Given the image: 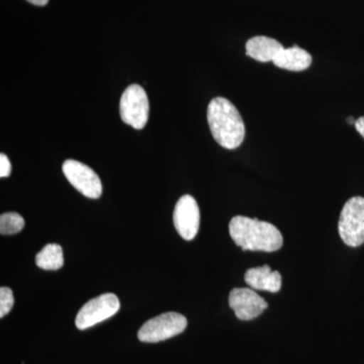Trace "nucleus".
<instances>
[{"instance_id":"f257e3e1","label":"nucleus","mask_w":364,"mask_h":364,"mask_svg":"<svg viewBox=\"0 0 364 364\" xmlns=\"http://www.w3.org/2000/svg\"><path fill=\"white\" fill-rule=\"evenodd\" d=\"M207 116L215 142L229 150L240 147L245 138V124L240 112L229 100L213 98L208 104Z\"/></svg>"},{"instance_id":"f03ea898","label":"nucleus","mask_w":364,"mask_h":364,"mask_svg":"<svg viewBox=\"0 0 364 364\" xmlns=\"http://www.w3.org/2000/svg\"><path fill=\"white\" fill-rule=\"evenodd\" d=\"M230 236L243 251L273 252L282 247L279 230L267 222L237 215L229 225Z\"/></svg>"},{"instance_id":"7ed1b4c3","label":"nucleus","mask_w":364,"mask_h":364,"mask_svg":"<svg viewBox=\"0 0 364 364\" xmlns=\"http://www.w3.org/2000/svg\"><path fill=\"white\" fill-rule=\"evenodd\" d=\"M339 235L342 241L350 247L364 243V198L354 196L347 200L339 219Z\"/></svg>"},{"instance_id":"20e7f679","label":"nucleus","mask_w":364,"mask_h":364,"mask_svg":"<svg viewBox=\"0 0 364 364\" xmlns=\"http://www.w3.org/2000/svg\"><path fill=\"white\" fill-rule=\"evenodd\" d=\"M149 100L142 86H128L119 102V114L124 123L136 130H142L149 119Z\"/></svg>"},{"instance_id":"39448f33","label":"nucleus","mask_w":364,"mask_h":364,"mask_svg":"<svg viewBox=\"0 0 364 364\" xmlns=\"http://www.w3.org/2000/svg\"><path fill=\"white\" fill-rule=\"evenodd\" d=\"M188 326V320L178 313L161 314L147 321L138 332V338L145 343H157L181 334Z\"/></svg>"},{"instance_id":"423d86ee","label":"nucleus","mask_w":364,"mask_h":364,"mask_svg":"<svg viewBox=\"0 0 364 364\" xmlns=\"http://www.w3.org/2000/svg\"><path fill=\"white\" fill-rule=\"evenodd\" d=\"M119 299L114 294H105L90 299L79 311L75 325L79 330H86L98 323L104 322L119 312Z\"/></svg>"},{"instance_id":"0eeeda50","label":"nucleus","mask_w":364,"mask_h":364,"mask_svg":"<svg viewBox=\"0 0 364 364\" xmlns=\"http://www.w3.org/2000/svg\"><path fill=\"white\" fill-rule=\"evenodd\" d=\"M64 176L74 188L86 198H98L102 193V184L100 177L87 165L68 159L62 166Z\"/></svg>"},{"instance_id":"6e6552de","label":"nucleus","mask_w":364,"mask_h":364,"mask_svg":"<svg viewBox=\"0 0 364 364\" xmlns=\"http://www.w3.org/2000/svg\"><path fill=\"white\" fill-rule=\"evenodd\" d=\"M200 208L193 196H182L176 203L173 213V223L177 233L184 240L191 241L200 229Z\"/></svg>"},{"instance_id":"1a4fd4ad","label":"nucleus","mask_w":364,"mask_h":364,"mask_svg":"<svg viewBox=\"0 0 364 364\" xmlns=\"http://www.w3.org/2000/svg\"><path fill=\"white\" fill-rule=\"evenodd\" d=\"M229 305L235 315L242 321L257 318L267 310V303L252 289L238 287L232 289L229 296Z\"/></svg>"},{"instance_id":"9d476101","label":"nucleus","mask_w":364,"mask_h":364,"mask_svg":"<svg viewBox=\"0 0 364 364\" xmlns=\"http://www.w3.org/2000/svg\"><path fill=\"white\" fill-rule=\"evenodd\" d=\"M246 284L256 291H267L277 293L282 289V275L277 270H272L268 265L253 267L245 273Z\"/></svg>"},{"instance_id":"9b49d317","label":"nucleus","mask_w":364,"mask_h":364,"mask_svg":"<svg viewBox=\"0 0 364 364\" xmlns=\"http://www.w3.org/2000/svg\"><path fill=\"white\" fill-rule=\"evenodd\" d=\"M246 55L261 63L273 62L284 46L279 41L265 36H256L246 43Z\"/></svg>"},{"instance_id":"f8f14e48","label":"nucleus","mask_w":364,"mask_h":364,"mask_svg":"<svg viewBox=\"0 0 364 364\" xmlns=\"http://www.w3.org/2000/svg\"><path fill=\"white\" fill-rule=\"evenodd\" d=\"M312 56L299 46L284 48L273 60L275 66L284 70L299 72L306 70L312 64Z\"/></svg>"},{"instance_id":"ddd939ff","label":"nucleus","mask_w":364,"mask_h":364,"mask_svg":"<svg viewBox=\"0 0 364 364\" xmlns=\"http://www.w3.org/2000/svg\"><path fill=\"white\" fill-rule=\"evenodd\" d=\"M36 264L41 269H60L64 264L63 249L58 244H48L36 256Z\"/></svg>"},{"instance_id":"4468645a","label":"nucleus","mask_w":364,"mask_h":364,"mask_svg":"<svg viewBox=\"0 0 364 364\" xmlns=\"http://www.w3.org/2000/svg\"><path fill=\"white\" fill-rule=\"evenodd\" d=\"M25 227V220L18 213H6L0 217V233L14 235L20 233Z\"/></svg>"},{"instance_id":"2eb2a0df","label":"nucleus","mask_w":364,"mask_h":364,"mask_svg":"<svg viewBox=\"0 0 364 364\" xmlns=\"http://www.w3.org/2000/svg\"><path fill=\"white\" fill-rule=\"evenodd\" d=\"M14 304V294L9 287L0 289V318H4L11 312Z\"/></svg>"},{"instance_id":"dca6fc26","label":"nucleus","mask_w":364,"mask_h":364,"mask_svg":"<svg viewBox=\"0 0 364 364\" xmlns=\"http://www.w3.org/2000/svg\"><path fill=\"white\" fill-rule=\"evenodd\" d=\"M11 164L9 161V157L6 154L1 153L0 154V177L4 178L11 176Z\"/></svg>"},{"instance_id":"f3484780","label":"nucleus","mask_w":364,"mask_h":364,"mask_svg":"<svg viewBox=\"0 0 364 364\" xmlns=\"http://www.w3.org/2000/svg\"><path fill=\"white\" fill-rule=\"evenodd\" d=\"M354 126H355L356 131L364 138V117H359V119H356Z\"/></svg>"},{"instance_id":"a211bd4d","label":"nucleus","mask_w":364,"mask_h":364,"mask_svg":"<svg viewBox=\"0 0 364 364\" xmlns=\"http://www.w3.org/2000/svg\"><path fill=\"white\" fill-rule=\"evenodd\" d=\"M26 1L30 2V4H33V6H44L48 4L49 0H26Z\"/></svg>"},{"instance_id":"6ab92c4d","label":"nucleus","mask_w":364,"mask_h":364,"mask_svg":"<svg viewBox=\"0 0 364 364\" xmlns=\"http://www.w3.org/2000/svg\"><path fill=\"white\" fill-rule=\"evenodd\" d=\"M356 119H354L353 117H349L348 119H347V123L350 124H355Z\"/></svg>"}]
</instances>
